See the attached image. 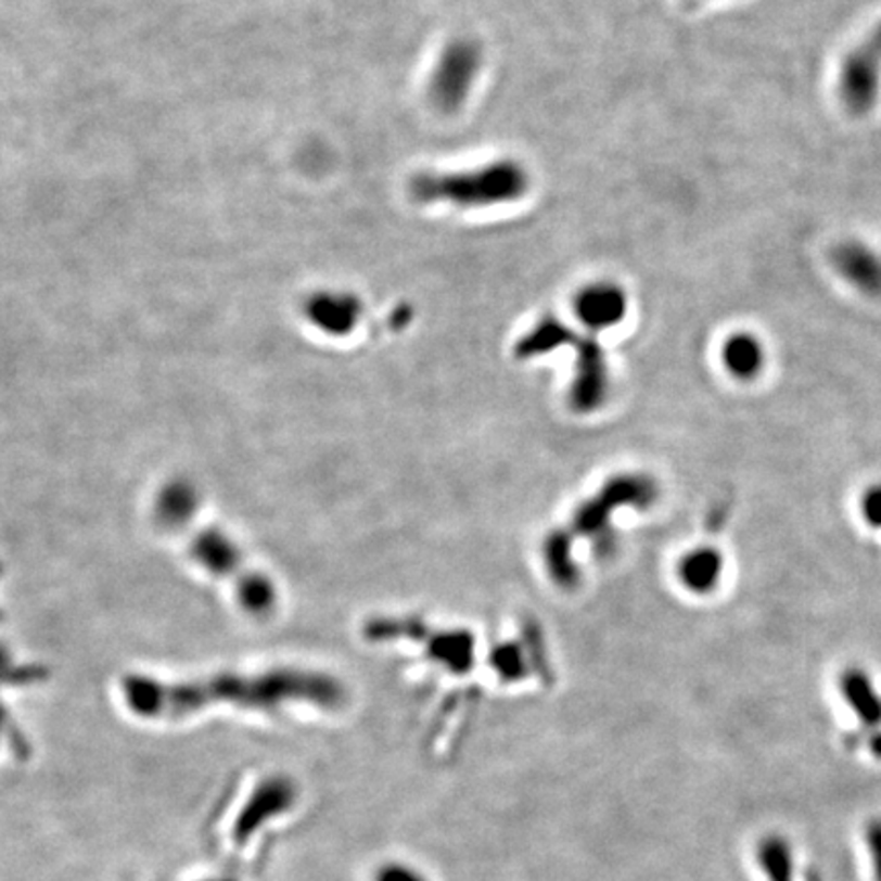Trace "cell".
<instances>
[{"mask_svg":"<svg viewBox=\"0 0 881 881\" xmlns=\"http://www.w3.org/2000/svg\"><path fill=\"white\" fill-rule=\"evenodd\" d=\"M120 692L129 711L150 720H176L213 706L273 712L290 704H312L324 711L343 704L340 681L303 667L219 672L190 679L127 676Z\"/></svg>","mask_w":881,"mask_h":881,"instance_id":"6da1fadb","label":"cell"},{"mask_svg":"<svg viewBox=\"0 0 881 881\" xmlns=\"http://www.w3.org/2000/svg\"><path fill=\"white\" fill-rule=\"evenodd\" d=\"M531 176L514 159H496L472 170L419 171L410 178V196L421 204L488 208L523 199Z\"/></svg>","mask_w":881,"mask_h":881,"instance_id":"7a4b0ae2","label":"cell"},{"mask_svg":"<svg viewBox=\"0 0 881 881\" xmlns=\"http://www.w3.org/2000/svg\"><path fill=\"white\" fill-rule=\"evenodd\" d=\"M190 556L215 576L235 579L241 600L254 609L264 611L273 600V590L264 576H257L243 561L238 545L219 531L210 528L196 535L190 542Z\"/></svg>","mask_w":881,"mask_h":881,"instance_id":"3957f363","label":"cell"},{"mask_svg":"<svg viewBox=\"0 0 881 881\" xmlns=\"http://www.w3.org/2000/svg\"><path fill=\"white\" fill-rule=\"evenodd\" d=\"M482 62V48L470 37H459L440 51L431 76V99L443 113H456L470 99Z\"/></svg>","mask_w":881,"mask_h":881,"instance_id":"277c9868","label":"cell"},{"mask_svg":"<svg viewBox=\"0 0 881 881\" xmlns=\"http://www.w3.org/2000/svg\"><path fill=\"white\" fill-rule=\"evenodd\" d=\"M298 802V788L286 776H271L257 783L250 800L238 814L233 825V843L247 845L255 832L266 827L273 818L290 813Z\"/></svg>","mask_w":881,"mask_h":881,"instance_id":"5b68a950","label":"cell"},{"mask_svg":"<svg viewBox=\"0 0 881 881\" xmlns=\"http://www.w3.org/2000/svg\"><path fill=\"white\" fill-rule=\"evenodd\" d=\"M881 62V25L861 48L851 53L841 72V97L851 111L864 113L878 97Z\"/></svg>","mask_w":881,"mask_h":881,"instance_id":"8992f818","label":"cell"},{"mask_svg":"<svg viewBox=\"0 0 881 881\" xmlns=\"http://www.w3.org/2000/svg\"><path fill=\"white\" fill-rule=\"evenodd\" d=\"M576 312L590 329H611L627 315V294L612 282H596L577 294Z\"/></svg>","mask_w":881,"mask_h":881,"instance_id":"52a82bcc","label":"cell"},{"mask_svg":"<svg viewBox=\"0 0 881 881\" xmlns=\"http://www.w3.org/2000/svg\"><path fill=\"white\" fill-rule=\"evenodd\" d=\"M841 694L864 727L867 729L880 727L881 695L867 674L859 669L845 672V676L841 678Z\"/></svg>","mask_w":881,"mask_h":881,"instance_id":"ba28073f","label":"cell"},{"mask_svg":"<svg viewBox=\"0 0 881 881\" xmlns=\"http://www.w3.org/2000/svg\"><path fill=\"white\" fill-rule=\"evenodd\" d=\"M834 266L857 289L878 294L881 292V261L857 243H847L834 252Z\"/></svg>","mask_w":881,"mask_h":881,"instance_id":"9c48e42d","label":"cell"},{"mask_svg":"<svg viewBox=\"0 0 881 881\" xmlns=\"http://www.w3.org/2000/svg\"><path fill=\"white\" fill-rule=\"evenodd\" d=\"M723 361L735 378L753 380L765 366L762 341L749 333H737L723 347Z\"/></svg>","mask_w":881,"mask_h":881,"instance_id":"30bf717a","label":"cell"},{"mask_svg":"<svg viewBox=\"0 0 881 881\" xmlns=\"http://www.w3.org/2000/svg\"><path fill=\"white\" fill-rule=\"evenodd\" d=\"M679 576L692 592H711L723 576V558L708 547L695 549L681 561Z\"/></svg>","mask_w":881,"mask_h":881,"instance_id":"8fae6325","label":"cell"},{"mask_svg":"<svg viewBox=\"0 0 881 881\" xmlns=\"http://www.w3.org/2000/svg\"><path fill=\"white\" fill-rule=\"evenodd\" d=\"M757 864L767 881H794V848L781 834H767L757 845Z\"/></svg>","mask_w":881,"mask_h":881,"instance_id":"7c38bea8","label":"cell"},{"mask_svg":"<svg viewBox=\"0 0 881 881\" xmlns=\"http://www.w3.org/2000/svg\"><path fill=\"white\" fill-rule=\"evenodd\" d=\"M312 317L331 333H347L359 317V305L354 296L329 294L315 303Z\"/></svg>","mask_w":881,"mask_h":881,"instance_id":"4fadbf2b","label":"cell"},{"mask_svg":"<svg viewBox=\"0 0 881 881\" xmlns=\"http://www.w3.org/2000/svg\"><path fill=\"white\" fill-rule=\"evenodd\" d=\"M570 340V331L565 324H561L556 319H545L541 324H537L525 340L521 341V354L533 356V354H545L553 347H560L561 343Z\"/></svg>","mask_w":881,"mask_h":881,"instance_id":"5bb4252c","label":"cell"},{"mask_svg":"<svg viewBox=\"0 0 881 881\" xmlns=\"http://www.w3.org/2000/svg\"><path fill=\"white\" fill-rule=\"evenodd\" d=\"M864 841L873 881H881V818H871L865 825Z\"/></svg>","mask_w":881,"mask_h":881,"instance_id":"9a60e30c","label":"cell"},{"mask_svg":"<svg viewBox=\"0 0 881 881\" xmlns=\"http://www.w3.org/2000/svg\"><path fill=\"white\" fill-rule=\"evenodd\" d=\"M859 512L865 525L871 528H881V484H873L865 488L859 498Z\"/></svg>","mask_w":881,"mask_h":881,"instance_id":"2e32d148","label":"cell"},{"mask_svg":"<svg viewBox=\"0 0 881 881\" xmlns=\"http://www.w3.org/2000/svg\"><path fill=\"white\" fill-rule=\"evenodd\" d=\"M375 881H426L419 871L403 864H388L378 869Z\"/></svg>","mask_w":881,"mask_h":881,"instance_id":"e0dca14e","label":"cell"},{"mask_svg":"<svg viewBox=\"0 0 881 881\" xmlns=\"http://www.w3.org/2000/svg\"><path fill=\"white\" fill-rule=\"evenodd\" d=\"M871 751L881 757V735H878L873 741H871Z\"/></svg>","mask_w":881,"mask_h":881,"instance_id":"ac0fdd59","label":"cell"},{"mask_svg":"<svg viewBox=\"0 0 881 881\" xmlns=\"http://www.w3.org/2000/svg\"><path fill=\"white\" fill-rule=\"evenodd\" d=\"M204 881H238V880H204Z\"/></svg>","mask_w":881,"mask_h":881,"instance_id":"d6986e66","label":"cell"}]
</instances>
